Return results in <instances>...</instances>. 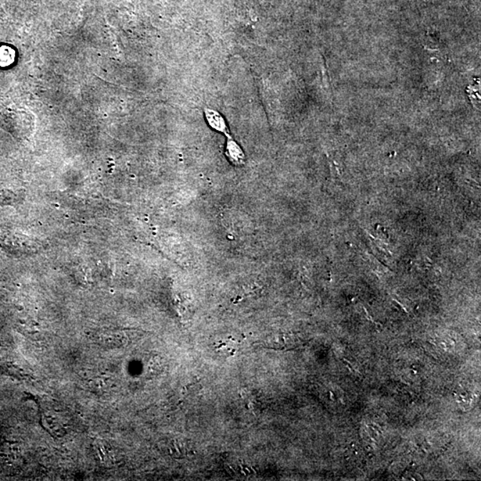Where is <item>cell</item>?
<instances>
[{"mask_svg": "<svg viewBox=\"0 0 481 481\" xmlns=\"http://www.w3.org/2000/svg\"><path fill=\"white\" fill-rule=\"evenodd\" d=\"M171 454L176 458H185L192 454L191 445L184 440H175L171 442Z\"/></svg>", "mask_w": 481, "mask_h": 481, "instance_id": "cell-4", "label": "cell"}, {"mask_svg": "<svg viewBox=\"0 0 481 481\" xmlns=\"http://www.w3.org/2000/svg\"><path fill=\"white\" fill-rule=\"evenodd\" d=\"M263 343L272 349H285V348L295 345L297 340L293 335H278L268 338Z\"/></svg>", "mask_w": 481, "mask_h": 481, "instance_id": "cell-3", "label": "cell"}, {"mask_svg": "<svg viewBox=\"0 0 481 481\" xmlns=\"http://www.w3.org/2000/svg\"><path fill=\"white\" fill-rule=\"evenodd\" d=\"M204 114H206V121L211 128L214 129L215 131L222 133L227 138H231L227 122L220 113L213 109L206 108L204 110Z\"/></svg>", "mask_w": 481, "mask_h": 481, "instance_id": "cell-1", "label": "cell"}, {"mask_svg": "<svg viewBox=\"0 0 481 481\" xmlns=\"http://www.w3.org/2000/svg\"><path fill=\"white\" fill-rule=\"evenodd\" d=\"M226 156L236 166H241L244 163L245 156H244L243 151L238 143L232 138V136L228 138L227 143H226Z\"/></svg>", "mask_w": 481, "mask_h": 481, "instance_id": "cell-2", "label": "cell"}]
</instances>
